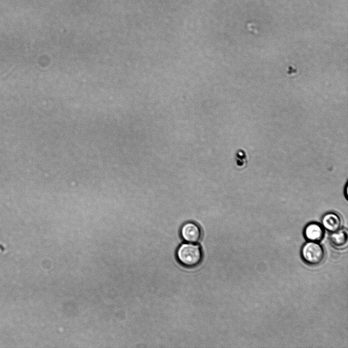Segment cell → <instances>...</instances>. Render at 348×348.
Listing matches in <instances>:
<instances>
[{"label": "cell", "mask_w": 348, "mask_h": 348, "mask_svg": "<svg viewBox=\"0 0 348 348\" xmlns=\"http://www.w3.org/2000/svg\"><path fill=\"white\" fill-rule=\"evenodd\" d=\"M176 256L183 265L192 267L198 265L202 258V252L198 244L183 243L178 248Z\"/></svg>", "instance_id": "1"}, {"label": "cell", "mask_w": 348, "mask_h": 348, "mask_svg": "<svg viewBox=\"0 0 348 348\" xmlns=\"http://www.w3.org/2000/svg\"><path fill=\"white\" fill-rule=\"evenodd\" d=\"M301 255L303 260L310 265H318L322 263L325 257L323 247L317 242H307L303 246Z\"/></svg>", "instance_id": "2"}, {"label": "cell", "mask_w": 348, "mask_h": 348, "mask_svg": "<svg viewBox=\"0 0 348 348\" xmlns=\"http://www.w3.org/2000/svg\"><path fill=\"white\" fill-rule=\"evenodd\" d=\"M321 224L325 230L331 233L333 232L340 228L341 218L337 213L334 212H328L323 216Z\"/></svg>", "instance_id": "5"}, {"label": "cell", "mask_w": 348, "mask_h": 348, "mask_svg": "<svg viewBox=\"0 0 348 348\" xmlns=\"http://www.w3.org/2000/svg\"><path fill=\"white\" fill-rule=\"evenodd\" d=\"M330 242L335 247H344L347 243L348 233L345 228H340L338 230L331 232L330 235Z\"/></svg>", "instance_id": "6"}, {"label": "cell", "mask_w": 348, "mask_h": 348, "mask_svg": "<svg viewBox=\"0 0 348 348\" xmlns=\"http://www.w3.org/2000/svg\"><path fill=\"white\" fill-rule=\"evenodd\" d=\"M305 238L310 242H320L325 236V229L321 224L317 222H310L307 224L303 231Z\"/></svg>", "instance_id": "3"}, {"label": "cell", "mask_w": 348, "mask_h": 348, "mask_svg": "<svg viewBox=\"0 0 348 348\" xmlns=\"http://www.w3.org/2000/svg\"><path fill=\"white\" fill-rule=\"evenodd\" d=\"M182 238L187 242L196 243L201 238V232L200 227L192 222L184 224L180 229Z\"/></svg>", "instance_id": "4"}, {"label": "cell", "mask_w": 348, "mask_h": 348, "mask_svg": "<svg viewBox=\"0 0 348 348\" xmlns=\"http://www.w3.org/2000/svg\"><path fill=\"white\" fill-rule=\"evenodd\" d=\"M343 195L346 200H348V184L347 182L345 185L343 190Z\"/></svg>", "instance_id": "7"}]
</instances>
